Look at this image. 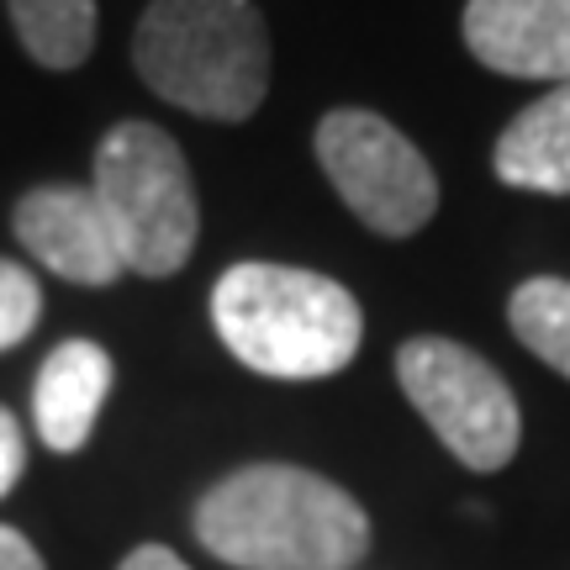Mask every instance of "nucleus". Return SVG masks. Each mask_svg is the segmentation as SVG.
<instances>
[{
	"label": "nucleus",
	"instance_id": "obj_7",
	"mask_svg": "<svg viewBox=\"0 0 570 570\" xmlns=\"http://www.w3.org/2000/svg\"><path fill=\"white\" fill-rule=\"evenodd\" d=\"M21 248L75 285H117L127 275L122 248L111 238L101 202L90 185H32L11 212Z\"/></svg>",
	"mask_w": 570,
	"mask_h": 570
},
{
	"label": "nucleus",
	"instance_id": "obj_1",
	"mask_svg": "<svg viewBox=\"0 0 570 570\" xmlns=\"http://www.w3.org/2000/svg\"><path fill=\"white\" fill-rule=\"evenodd\" d=\"M196 544L233 570H354L370 518L338 481L302 465H244L196 502Z\"/></svg>",
	"mask_w": 570,
	"mask_h": 570
},
{
	"label": "nucleus",
	"instance_id": "obj_9",
	"mask_svg": "<svg viewBox=\"0 0 570 570\" xmlns=\"http://www.w3.org/2000/svg\"><path fill=\"white\" fill-rule=\"evenodd\" d=\"M111 375H117L111 354L90 338H69L53 348L32 386V423H38L42 444L59 454H80L111 396Z\"/></svg>",
	"mask_w": 570,
	"mask_h": 570
},
{
	"label": "nucleus",
	"instance_id": "obj_14",
	"mask_svg": "<svg viewBox=\"0 0 570 570\" xmlns=\"http://www.w3.org/2000/svg\"><path fill=\"white\" fill-rule=\"evenodd\" d=\"M27 470V439H21V423L11 417V407H0V497L21 481Z\"/></svg>",
	"mask_w": 570,
	"mask_h": 570
},
{
	"label": "nucleus",
	"instance_id": "obj_5",
	"mask_svg": "<svg viewBox=\"0 0 570 570\" xmlns=\"http://www.w3.org/2000/svg\"><path fill=\"white\" fill-rule=\"evenodd\" d=\"M396 381L412 407L423 412V423L439 433V444L465 470L491 475L518 454L523 439L518 396L475 348L433 333L407 338L396 348Z\"/></svg>",
	"mask_w": 570,
	"mask_h": 570
},
{
	"label": "nucleus",
	"instance_id": "obj_16",
	"mask_svg": "<svg viewBox=\"0 0 570 570\" xmlns=\"http://www.w3.org/2000/svg\"><path fill=\"white\" fill-rule=\"evenodd\" d=\"M117 570H190L169 544H138Z\"/></svg>",
	"mask_w": 570,
	"mask_h": 570
},
{
	"label": "nucleus",
	"instance_id": "obj_3",
	"mask_svg": "<svg viewBox=\"0 0 570 570\" xmlns=\"http://www.w3.org/2000/svg\"><path fill=\"white\" fill-rule=\"evenodd\" d=\"M132 63L190 117L248 122L269 96V27L254 0H148Z\"/></svg>",
	"mask_w": 570,
	"mask_h": 570
},
{
	"label": "nucleus",
	"instance_id": "obj_2",
	"mask_svg": "<svg viewBox=\"0 0 570 570\" xmlns=\"http://www.w3.org/2000/svg\"><path fill=\"white\" fill-rule=\"evenodd\" d=\"M212 323L238 365L275 381L338 375L365 344V312L344 285L269 259L223 269L212 285Z\"/></svg>",
	"mask_w": 570,
	"mask_h": 570
},
{
	"label": "nucleus",
	"instance_id": "obj_15",
	"mask_svg": "<svg viewBox=\"0 0 570 570\" xmlns=\"http://www.w3.org/2000/svg\"><path fill=\"white\" fill-rule=\"evenodd\" d=\"M0 570H48L42 566V554L32 550V539L17 529H6L0 523Z\"/></svg>",
	"mask_w": 570,
	"mask_h": 570
},
{
	"label": "nucleus",
	"instance_id": "obj_10",
	"mask_svg": "<svg viewBox=\"0 0 570 570\" xmlns=\"http://www.w3.org/2000/svg\"><path fill=\"white\" fill-rule=\"evenodd\" d=\"M497 180L533 196H570V85L523 106L491 148Z\"/></svg>",
	"mask_w": 570,
	"mask_h": 570
},
{
	"label": "nucleus",
	"instance_id": "obj_12",
	"mask_svg": "<svg viewBox=\"0 0 570 570\" xmlns=\"http://www.w3.org/2000/svg\"><path fill=\"white\" fill-rule=\"evenodd\" d=\"M508 323L518 333V344L570 381V281H560V275L523 281L508 302Z\"/></svg>",
	"mask_w": 570,
	"mask_h": 570
},
{
	"label": "nucleus",
	"instance_id": "obj_4",
	"mask_svg": "<svg viewBox=\"0 0 570 570\" xmlns=\"http://www.w3.org/2000/svg\"><path fill=\"white\" fill-rule=\"evenodd\" d=\"M96 202H101L111 238L122 248V265L148 281H169L185 269L202 206L190 185L180 142L154 122H117L96 148Z\"/></svg>",
	"mask_w": 570,
	"mask_h": 570
},
{
	"label": "nucleus",
	"instance_id": "obj_11",
	"mask_svg": "<svg viewBox=\"0 0 570 570\" xmlns=\"http://www.w3.org/2000/svg\"><path fill=\"white\" fill-rule=\"evenodd\" d=\"M17 42L42 69H80L96 48V0H6Z\"/></svg>",
	"mask_w": 570,
	"mask_h": 570
},
{
	"label": "nucleus",
	"instance_id": "obj_6",
	"mask_svg": "<svg viewBox=\"0 0 570 570\" xmlns=\"http://www.w3.org/2000/svg\"><path fill=\"white\" fill-rule=\"evenodd\" d=\"M317 164L344 206L381 238H412L439 212L433 164L386 117L365 106H338L317 122Z\"/></svg>",
	"mask_w": 570,
	"mask_h": 570
},
{
	"label": "nucleus",
	"instance_id": "obj_8",
	"mask_svg": "<svg viewBox=\"0 0 570 570\" xmlns=\"http://www.w3.org/2000/svg\"><path fill=\"white\" fill-rule=\"evenodd\" d=\"M460 27L497 75L570 85V0H470Z\"/></svg>",
	"mask_w": 570,
	"mask_h": 570
},
{
	"label": "nucleus",
	"instance_id": "obj_13",
	"mask_svg": "<svg viewBox=\"0 0 570 570\" xmlns=\"http://www.w3.org/2000/svg\"><path fill=\"white\" fill-rule=\"evenodd\" d=\"M42 317V291L21 265L0 259V354L17 348Z\"/></svg>",
	"mask_w": 570,
	"mask_h": 570
}]
</instances>
